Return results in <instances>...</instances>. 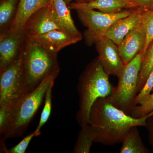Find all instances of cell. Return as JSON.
Listing matches in <instances>:
<instances>
[{
    "instance_id": "obj_31",
    "label": "cell",
    "mask_w": 153,
    "mask_h": 153,
    "mask_svg": "<svg viewBox=\"0 0 153 153\" xmlns=\"http://www.w3.org/2000/svg\"></svg>"
},
{
    "instance_id": "obj_27",
    "label": "cell",
    "mask_w": 153,
    "mask_h": 153,
    "mask_svg": "<svg viewBox=\"0 0 153 153\" xmlns=\"http://www.w3.org/2000/svg\"><path fill=\"white\" fill-rule=\"evenodd\" d=\"M136 8L149 9L153 4V0H131Z\"/></svg>"
},
{
    "instance_id": "obj_23",
    "label": "cell",
    "mask_w": 153,
    "mask_h": 153,
    "mask_svg": "<svg viewBox=\"0 0 153 153\" xmlns=\"http://www.w3.org/2000/svg\"><path fill=\"white\" fill-rule=\"evenodd\" d=\"M153 91V68L148 76L143 87L138 94L137 95L135 105V106L144 104L151 94Z\"/></svg>"
},
{
    "instance_id": "obj_9",
    "label": "cell",
    "mask_w": 153,
    "mask_h": 153,
    "mask_svg": "<svg viewBox=\"0 0 153 153\" xmlns=\"http://www.w3.org/2000/svg\"><path fill=\"white\" fill-rule=\"evenodd\" d=\"M26 36L25 30L11 33L7 32L1 35L0 71L13 63L19 57Z\"/></svg>"
},
{
    "instance_id": "obj_16",
    "label": "cell",
    "mask_w": 153,
    "mask_h": 153,
    "mask_svg": "<svg viewBox=\"0 0 153 153\" xmlns=\"http://www.w3.org/2000/svg\"><path fill=\"white\" fill-rule=\"evenodd\" d=\"M55 18L61 30L71 36L82 39L81 33L75 27L69 8L64 0H52Z\"/></svg>"
},
{
    "instance_id": "obj_21",
    "label": "cell",
    "mask_w": 153,
    "mask_h": 153,
    "mask_svg": "<svg viewBox=\"0 0 153 153\" xmlns=\"http://www.w3.org/2000/svg\"><path fill=\"white\" fill-rule=\"evenodd\" d=\"M141 24L146 34V42L142 52L144 56L148 47L153 41V10L142 9Z\"/></svg>"
},
{
    "instance_id": "obj_15",
    "label": "cell",
    "mask_w": 153,
    "mask_h": 153,
    "mask_svg": "<svg viewBox=\"0 0 153 153\" xmlns=\"http://www.w3.org/2000/svg\"><path fill=\"white\" fill-rule=\"evenodd\" d=\"M69 9L75 10L80 9L97 10L105 13H113L123 11L124 9L136 8L133 3L125 0H91L88 1L72 3Z\"/></svg>"
},
{
    "instance_id": "obj_29",
    "label": "cell",
    "mask_w": 153,
    "mask_h": 153,
    "mask_svg": "<svg viewBox=\"0 0 153 153\" xmlns=\"http://www.w3.org/2000/svg\"><path fill=\"white\" fill-rule=\"evenodd\" d=\"M150 9V10H153V4L151 6L149 9Z\"/></svg>"
},
{
    "instance_id": "obj_13",
    "label": "cell",
    "mask_w": 153,
    "mask_h": 153,
    "mask_svg": "<svg viewBox=\"0 0 153 153\" xmlns=\"http://www.w3.org/2000/svg\"><path fill=\"white\" fill-rule=\"evenodd\" d=\"M27 35L36 40L49 52L56 54L63 48L75 44L82 39L60 30H52L39 35Z\"/></svg>"
},
{
    "instance_id": "obj_26",
    "label": "cell",
    "mask_w": 153,
    "mask_h": 153,
    "mask_svg": "<svg viewBox=\"0 0 153 153\" xmlns=\"http://www.w3.org/2000/svg\"><path fill=\"white\" fill-rule=\"evenodd\" d=\"M146 127L148 130L149 142L153 147V114L148 117Z\"/></svg>"
},
{
    "instance_id": "obj_4",
    "label": "cell",
    "mask_w": 153,
    "mask_h": 153,
    "mask_svg": "<svg viewBox=\"0 0 153 153\" xmlns=\"http://www.w3.org/2000/svg\"><path fill=\"white\" fill-rule=\"evenodd\" d=\"M58 69L57 54L49 52L27 35L23 51L22 95L36 89L48 75Z\"/></svg>"
},
{
    "instance_id": "obj_14",
    "label": "cell",
    "mask_w": 153,
    "mask_h": 153,
    "mask_svg": "<svg viewBox=\"0 0 153 153\" xmlns=\"http://www.w3.org/2000/svg\"><path fill=\"white\" fill-rule=\"evenodd\" d=\"M142 12V9L137 8L129 16L117 20L108 29L104 37L118 46L130 31L140 23Z\"/></svg>"
},
{
    "instance_id": "obj_30",
    "label": "cell",
    "mask_w": 153,
    "mask_h": 153,
    "mask_svg": "<svg viewBox=\"0 0 153 153\" xmlns=\"http://www.w3.org/2000/svg\"><path fill=\"white\" fill-rule=\"evenodd\" d=\"M125 1H127L133 3L132 2L131 0H125Z\"/></svg>"
},
{
    "instance_id": "obj_19",
    "label": "cell",
    "mask_w": 153,
    "mask_h": 153,
    "mask_svg": "<svg viewBox=\"0 0 153 153\" xmlns=\"http://www.w3.org/2000/svg\"><path fill=\"white\" fill-rule=\"evenodd\" d=\"M153 68V41L150 44L144 56L139 76L137 93H139L142 89Z\"/></svg>"
},
{
    "instance_id": "obj_18",
    "label": "cell",
    "mask_w": 153,
    "mask_h": 153,
    "mask_svg": "<svg viewBox=\"0 0 153 153\" xmlns=\"http://www.w3.org/2000/svg\"><path fill=\"white\" fill-rule=\"evenodd\" d=\"M94 140L93 129L90 124L81 127L72 152L74 153H90Z\"/></svg>"
},
{
    "instance_id": "obj_10",
    "label": "cell",
    "mask_w": 153,
    "mask_h": 153,
    "mask_svg": "<svg viewBox=\"0 0 153 153\" xmlns=\"http://www.w3.org/2000/svg\"><path fill=\"white\" fill-rule=\"evenodd\" d=\"M55 30H62L55 18L52 0L48 5L31 17L25 27L27 35L33 36L41 35Z\"/></svg>"
},
{
    "instance_id": "obj_11",
    "label": "cell",
    "mask_w": 153,
    "mask_h": 153,
    "mask_svg": "<svg viewBox=\"0 0 153 153\" xmlns=\"http://www.w3.org/2000/svg\"><path fill=\"white\" fill-rule=\"evenodd\" d=\"M146 42V34L140 23L130 31L118 46V49L125 65L140 52H142Z\"/></svg>"
},
{
    "instance_id": "obj_22",
    "label": "cell",
    "mask_w": 153,
    "mask_h": 153,
    "mask_svg": "<svg viewBox=\"0 0 153 153\" xmlns=\"http://www.w3.org/2000/svg\"><path fill=\"white\" fill-rule=\"evenodd\" d=\"M54 82H52L48 88L45 96V102L43 110L41 112L39 123L34 131L36 136L40 135L41 133V129L49 120L52 111V88L54 85Z\"/></svg>"
},
{
    "instance_id": "obj_17",
    "label": "cell",
    "mask_w": 153,
    "mask_h": 153,
    "mask_svg": "<svg viewBox=\"0 0 153 153\" xmlns=\"http://www.w3.org/2000/svg\"><path fill=\"white\" fill-rule=\"evenodd\" d=\"M137 127L129 130L122 141L120 153H149L150 151L144 144Z\"/></svg>"
},
{
    "instance_id": "obj_8",
    "label": "cell",
    "mask_w": 153,
    "mask_h": 153,
    "mask_svg": "<svg viewBox=\"0 0 153 153\" xmlns=\"http://www.w3.org/2000/svg\"><path fill=\"white\" fill-rule=\"evenodd\" d=\"M99 60L104 71L108 75L119 76L123 70L124 63L118 49V46L105 37L96 42Z\"/></svg>"
},
{
    "instance_id": "obj_7",
    "label": "cell",
    "mask_w": 153,
    "mask_h": 153,
    "mask_svg": "<svg viewBox=\"0 0 153 153\" xmlns=\"http://www.w3.org/2000/svg\"><path fill=\"white\" fill-rule=\"evenodd\" d=\"M80 21L87 28L84 33L85 42L92 45L104 37L105 33L116 21L129 16L132 11L123 10L113 13H105L87 9L76 10Z\"/></svg>"
},
{
    "instance_id": "obj_2",
    "label": "cell",
    "mask_w": 153,
    "mask_h": 153,
    "mask_svg": "<svg viewBox=\"0 0 153 153\" xmlns=\"http://www.w3.org/2000/svg\"><path fill=\"white\" fill-rule=\"evenodd\" d=\"M59 72L60 69L52 72L36 89L23 94L16 102L5 123L0 128L1 140L22 136L41 106L48 88L55 82Z\"/></svg>"
},
{
    "instance_id": "obj_28",
    "label": "cell",
    "mask_w": 153,
    "mask_h": 153,
    "mask_svg": "<svg viewBox=\"0 0 153 153\" xmlns=\"http://www.w3.org/2000/svg\"><path fill=\"white\" fill-rule=\"evenodd\" d=\"M65 1V2L66 3V4H68L70 2H71V1H73V0H64ZM85 1H91V0H84Z\"/></svg>"
},
{
    "instance_id": "obj_5",
    "label": "cell",
    "mask_w": 153,
    "mask_h": 153,
    "mask_svg": "<svg viewBox=\"0 0 153 153\" xmlns=\"http://www.w3.org/2000/svg\"><path fill=\"white\" fill-rule=\"evenodd\" d=\"M143 57L142 52H140L125 65L120 75L118 76L117 85L113 87L112 93L107 97L116 107L129 115L136 106L137 87Z\"/></svg>"
},
{
    "instance_id": "obj_12",
    "label": "cell",
    "mask_w": 153,
    "mask_h": 153,
    "mask_svg": "<svg viewBox=\"0 0 153 153\" xmlns=\"http://www.w3.org/2000/svg\"><path fill=\"white\" fill-rule=\"evenodd\" d=\"M51 0H19L16 11L7 32L25 30L28 21L36 13L49 4Z\"/></svg>"
},
{
    "instance_id": "obj_25",
    "label": "cell",
    "mask_w": 153,
    "mask_h": 153,
    "mask_svg": "<svg viewBox=\"0 0 153 153\" xmlns=\"http://www.w3.org/2000/svg\"><path fill=\"white\" fill-rule=\"evenodd\" d=\"M36 137L35 132L29 134L16 146L7 150V153H25L33 137Z\"/></svg>"
},
{
    "instance_id": "obj_6",
    "label": "cell",
    "mask_w": 153,
    "mask_h": 153,
    "mask_svg": "<svg viewBox=\"0 0 153 153\" xmlns=\"http://www.w3.org/2000/svg\"><path fill=\"white\" fill-rule=\"evenodd\" d=\"M24 47L16 60L0 71V108L7 110L10 113L22 95Z\"/></svg>"
},
{
    "instance_id": "obj_1",
    "label": "cell",
    "mask_w": 153,
    "mask_h": 153,
    "mask_svg": "<svg viewBox=\"0 0 153 153\" xmlns=\"http://www.w3.org/2000/svg\"><path fill=\"white\" fill-rule=\"evenodd\" d=\"M153 111L143 117L134 118L114 106L107 97L97 100L91 106L89 124L92 126L94 142L112 146L122 142L134 126H145Z\"/></svg>"
},
{
    "instance_id": "obj_24",
    "label": "cell",
    "mask_w": 153,
    "mask_h": 153,
    "mask_svg": "<svg viewBox=\"0 0 153 153\" xmlns=\"http://www.w3.org/2000/svg\"><path fill=\"white\" fill-rule=\"evenodd\" d=\"M153 111V91L144 104L135 107L130 115L134 118L143 117Z\"/></svg>"
},
{
    "instance_id": "obj_20",
    "label": "cell",
    "mask_w": 153,
    "mask_h": 153,
    "mask_svg": "<svg viewBox=\"0 0 153 153\" xmlns=\"http://www.w3.org/2000/svg\"><path fill=\"white\" fill-rule=\"evenodd\" d=\"M19 0H2L0 5L1 31L12 22L16 11Z\"/></svg>"
},
{
    "instance_id": "obj_3",
    "label": "cell",
    "mask_w": 153,
    "mask_h": 153,
    "mask_svg": "<svg viewBox=\"0 0 153 153\" xmlns=\"http://www.w3.org/2000/svg\"><path fill=\"white\" fill-rule=\"evenodd\" d=\"M108 76L97 57L87 66L79 77L77 86L79 109L76 118L81 127L89 124V113L96 100L107 97L112 93L114 87Z\"/></svg>"
}]
</instances>
